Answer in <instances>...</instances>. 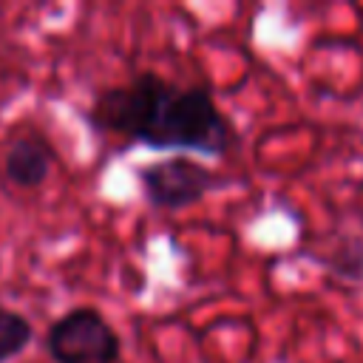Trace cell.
Returning a JSON list of instances; mask_svg holds the SVG:
<instances>
[{
    "mask_svg": "<svg viewBox=\"0 0 363 363\" xmlns=\"http://www.w3.org/2000/svg\"><path fill=\"white\" fill-rule=\"evenodd\" d=\"M130 142L159 150H196L204 156H224L235 147V128L218 111L207 88H176L162 79Z\"/></svg>",
    "mask_w": 363,
    "mask_h": 363,
    "instance_id": "obj_1",
    "label": "cell"
},
{
    "mask_svg": "<svg viewBox=\"0 0 363 363\" xmlns=\"http://www.w3.org/2000/svg\"><path fill=\"white\" fill-rule=\"evenodd\" d=\"M45 349L54 363H119V335L91 306L68 309L51 323Z\"/></svg>",
    "mask_w": 363,
    "mask_h": 363,
    "instance_id": "obj_2",
    "label": "cell"
},
{
    "mask_svg": "<svg viewBox=\"0 0 363 363\" xmlns=\"http://www.w3.org/2000/svg\"><path fill=\"white\" fill-rule=\"evenodd\" d=\"M139 184L145 199L162 210H182L201 201L221 179L201 162L187 156H170L139 167Z\"/></svg>",
    "mask_w": 363,
    "mask_h": 363,
    "instance_id": "obj_3",
    "label": "cell"
},
{
    "mask_svg": "<svg viewBox=\"0 0 363 363\" xmlns=\"http://www.w3.org/2000/svg\"><path fill=\"white\" fill-rule=\"evenodd\" d=\"M54 159H57V150L51 147L48 139L37 133H26V136H17L6 150L3 173L17 187H40L48 179Z\"/></svg>",
    "mask_w": 363,
    "mask_h": 363,
    "instance_id": "obj_4",
    "label": "cell"
},
{
    "mask_svg": "<svg viewBox=\"0 0 363 363\" xmlns=\"http://www.w3.org/2000/svg\"><path fill=\"white\" fill-rule=\"evenodd\" d=\"M34 337V329L26 315L0 306V363L14 360Z\"/></svg>",
    "mask_w": 363,
    "mask_h": 363,
    "instance_id": "obj_5",
    "label": "cell"
},
{
    "mask_svg": "<svg viewBox=\"0 0 363 363\" xmlns=\"http://www.w3.org/2000/svg\"><path fill=\"white\" fill-rule=\"evenodd\" d=\"M332 269L343 278H363V238H352L349 247L337 250V255L332 258Z\"/></svg>",
    "mask_w": 363,
    "mask_h": 363,
    "instance_id": "obj_6",
    "label": "cell"
}]
</instances>
